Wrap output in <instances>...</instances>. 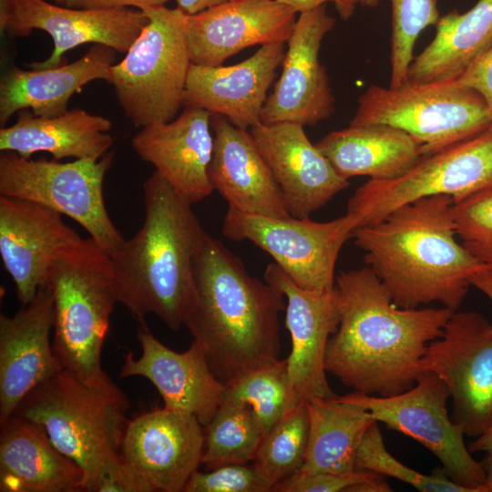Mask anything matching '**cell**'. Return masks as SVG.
<instances>
[{"label":"cell","mask_w":492,"mask_h":492,"mask_svg":"<svg viewBox=\"0 0 492 492\" xmlns=\"http://www.w3.org/2000/svg\"><path fill=\"white\" fill-rule=\"evenodd\" d=\"M470 283L492 302V270L486 269L477 272L470 278Z\"/></svg>","instance_id":"obj_45"},{"label":"cell","mask_w":492,"mask_h":492,"mask_svg":"<svg viewBox=\"0 0 492 492\" xmlns=\"http://www.w3.org/2000/svg\"><path fill=\"white\" fill-rule=\"evenodd\" d=\"M339 397L362 405L376 422L423 445L456 484L471 492H482L485 475L481 462L475 460L466 446L463 425L448 415L450 393L435 374L425 372L413 387L395 395L377 396L354 391Z\"/></svg>","instance_id":"obj_12"},{"label":"cell","mask_w":492,"mask_h":492,"mask_svg":"<svg viewBox=\"0 0 492 492\" xmlns=\"http://www.w3.org/2000/svg\"><path fill=\"white\" fill-rule=\"evenodd\" d=\"M264 281L282 292L287 301L285 325L292 351L286 361L292 405L336 397L327 381L324 364L327 343L340 322L336 288L325 292L304 290L275 262L267 265Z\"/></svg>","instance_id":"obj_16"},{"label":"cell","mask_w":492,"mask_h":492,"mask_svg":"<svg viewBox=\"0 0 492 492\" xmlns=\"http://www.w3.org/2000/svg\"><path fill=\"white\" fill-rule=\"evenodd\" d=\"M203 447L199 420L163 406L128 420L121 456L155 491L182 492L201 465Z\"/></svg>","instance_id":"obj_17"},{"label":"cell","mask_w":492,"mask_h":492,"mask_svg":"<svg viewBox=\"0 0 492 492\" xmlns=\"http://www.w3.org/2000/svg\"><path fill=\"white\" fill-rule=\"evenodd\" d=\"M203 429L201 465L206 470L228 464H248L253 460L264 436L252 409L228 399L222 401Z\"/></svg>","instance_id":"obj_32"},{"label":"cell","mask_w":492,"mask_h":492,"mask_svg":"<svg viewBox=\"0 0 492 492\" xmlns=\"http://www.w3.org/2000/svg\"><path fill=\"white\" fill-rule=\"evenodd\" d=\"M302 125L261 122L251 134L268 164L292 218H309L349 186L323 152L307 138Z\"/></svg>","instance_id":"obj_19"},{"label":"cell","mask_w":492,"mask_h":492,"mask_svg":"<svg viewBox=\"0 0 492 492\" xmlns=\"http://www.w3.org/2000/svg\"><path fill=\"white\" fill-rule=\"evenodd\" d=\"M384 476L366 469L349 473H294L274 485V492H342L354 491L363 484L384 479Z\"/></svg>","instance_id":"obj_39"},{"label":"cell","mask_w":492,"mask_h":492,"mask_svg":"<svg viewBox=\"0 0 492 492\" xmlns=\"http://www.w3.org/2000/svg\"><path fill=\"white\" fill-rule=\"evenodd\" d=\"M308 436L306 402L289 409L263 436L252 465L272 488L302 466Z\"/></svg>","instance_id":"obj_33"},{"label":"cell","mask_w":492,"mask_h":492,"mask_svg":"<svg viewBox=\"0 0 492 492\" xmlns=\"http://www.w3.org/2000/svg\"><path fill=\"white\" fill-rule=\"evenodd\" d=\"M54 1L56 2L57 4H59V5H64L65 0H54Z\"/></svg>","instance_id":"obj_49"},{"label":"cell","mask_w":492,"mask_h":492,"mask_svg":"<svg viewBox=\"0 0 492 492\" xmlns=\"http://www.w3.org/2000/svg\"><path fill=\"white\" fill-rule=\"evenodd\" d=\"M285 43L261 47L239 64L190 67L184 106L221 115L234 126L247 129L261 122L267 92L282 66Z\"/></svg>","instance_id":"obj_23"},{"label":"cell","mask_w":492,"mask_h":492,"mask_svg":"<svg viewBox=\"0 0 492 492\" xmlns=\"http://www.w3.org/2000/svg\"><path fill=\"white\" fill-rule=\"evenodd\" d=\"M456 81L477 91L487 103L492 117V47L476 59Z\"/></svg>","instance_id":"obj_41"},{"label":"cell","mask_w":492,"mask_h":492,"mask_svg":"<svg viewBox=\"0 0 492 492\" xmlns=\"http://www.w3.org/2000/svg\"><path fill=\"white\" fill-rule=\"evenodd\" d=\"M108 118L75 108L46 118L20 111L15 123L0 129V150L30 159L36 152H48L53 159L103 157L113 144Z\"/></svg>","instance_id":"obj_28"},{"label":"cell","mask_w":492,"mask_h":492,"mask_svg":"<svg viewBox=\"0 0 492 492\" xmlns=\"http://www.w3.org/2000/svg\"><path fill=\"white\" fill-rule=\"evenodd\" d=\"M481 465L484 470L485 480L481 487L482 492H492V453H486Z\"/></svg>","instance_id":"obj_48"},{"label":"cell","mask_w":492,"mask_h":492,"mask_svg":"<svg viewBox=\"0 0 492 492\" xmlns=\"http://www.w3.org/2000/svg\"><path fill=\"white\" fill-rule=\"evenodd\" d=\"M91 492H152L153 487L124 458L105 467L95 479Z\"/></svg>","instance_id":"obj_40"},{"label":"cell","mask_w":492,"mask_h":492,"mask_svg":"<svg viewBox=\"0 0 492 492\" xmlns=\"http://www.w3.org/2000/svg\"><path fill=\"white\" fill-rule=\"evenodd\" d=\"M224 399L248 405L256 415L265 435L294 406L289 387L286 359H279L259 367L226 385Z\"/></svg>","instance_id":"obj_34"},{"label":"cell","mask_w":492,"mask_h":492,"mask_svg":"<svg viewBox=\"0 0 492 492\" xmlns=\"http://www.w3.org/2000/svg\"><path fill=\"white\" fill-rule=\"evenodd\" d=\"M143 195L142 227L111 257L118 300L140 323L155 314L179 331L194 299V260L206 231L193 204L156 170Z\"/></svg>","instance_id":"obj_4"},{"label":"cell","mask_w":492,"mask_h":492,"mask_svg":"<svg viewBox=\"0 0 492 492\" xmlns=\"http://www.w3.org/2000/svg\"><path fill=\"white\" fill-rule=\"evenodd\" d=\"M492 47V0H478L465 13L450 11L436 25L431 43L415 57L407 81L456 79Z\"/></svg>","instance_id":"obj_30"},{"label":"cell","mask_w":492,"mask_h":492,"mask_svg":"<svg viewBox=\"0 0 492 492\" xmlns=\"http://www.w3.org/2000/svg\"><path fill=\"white\" fill-rule=\"evenodd\" d=\"M149 18L108 83L125 116L138 128L169 122L184 106L191 59L187 15L165 5L142 10Z\"/></svg>","instance_id":"obj_7"},{"label":"cell","mask_w":492,"mask_h":492,"mask_svg":"<svg viewBox=\"0 0 492 492\" xmlns=\"http://www.w3.org/2000/svg\"><path fill=\"white\" fill-rule=\"evenodd\" d=\"M296 15L292 6L279 0H231L187 15L191 63L219 67L250 46L286 43L295 26Z\"/></svg>","instance_id":"obj_18"},{"label":"cell","mask_w":492,"mask_h":492,"mask_svg":"<svg viewBox=\"0 0 492 492\" xmlns=\"http://www.w3.org/2000/svg\"><path fill=\"white\" fill-rule=\"evenodd\" d=\"M127 395L108 377L87 384L62 369L32 390L12 415L35 422L85 474L89 491L99 473L121 457L128 420Z\"/></svg>","instance_id":"obj_6"},{"label":"cell","mask_w":492,"mask_h":492,"mask_svg":"<svg viewBox=\"0 0 492 492\" xmlns=\"http://www.w3.org/2000/svg\"><path fill=\"white\" fill-rule=\"evenodd\" d=\"M452 205L446 195L422 198L354 230V244L397 306L439 302L457 311L470 278L488 269L457 241Z\"/></svg>","instance_id":"obj_3"},{"label":"cell","mask_w":492,"mask_h":492,"mask_svg":"<svg viewBox=\"0 0 492 492\" xmlns=\"http://www.w3.org/2000/svg\"><path fill=\"white\" fill-rule=\"evenodd\" d=\"M169 0H65L64 5L71 8L103 9L133 6L139 10L165 5Z\"/></svg>","instance_id":"obj_42"},{"label":"cell","mask_w":492,"mask_h":492,"mask_svg":"<svg viewBox=\"0 0 492 492\" xmlns=\"http://www.w3.org/2000/svg\"><path fill=\"white\" fill-rule=\"evenodd\" d=\"M421 364L447 387L452 420L478 436L492 417V323L477 312H454Z\"/></svg>","instance_id":"obj_13"},{"label":"cell","mask_w":492,"mask_h":492,"mask_svg":"<svg viewBox=\"0 0 492 492\" xmlns=\"http://www.w3.org/2000/svg\"><path fill=\"white\" fill-rule=\"evenodd\" d=\"M451 211L462 245L492 270V188L453 202Z\"/></svg>","instance_id":"obj_37"},{"label":"cell","mask_w":492,"mask_h":492,"mask_svg":"<svg viewBox=\"0 0 492 492\" xmlns=\"http://www.w3.org/2000/svg\"><path fill=\"white\" fill-rule=\"evenodd\" d=\"M356 228L355 220L347 213L318 222L309 218H270L229 207L222 234L234 241L247 240L254 243L271 255L299 287L325 292L335 288L338 255Z\"/></svg>","instance_id":"obj_11"},{"label":"cell","mask_w":492,"mask_h":492,"mask_svg":"<svg viewBox=\"0 0 492 492\" xmlns=\"http://www.w3.org/2000/svg\"><path fill=\"white\" fill-rule=\"evenodd\" d=\"M194 282L184 324L225 386L279 360V314L286 306L282 292L251 276L207 231L194 260Z\"/></svg>","instance_id":"obj_2"},{"label":"cell","mask_w":492,"mask_h":492,"mask_svg":"<svg viewBox=\"0 0 492 492\" xmlns=\"http://www.w3.org/2000/svg\"><path fill=\"white\" fill-rule=\"evenodd\" d=\"M356 469L371 470L409 484L422 492H471L436 467L431 475L419 473L401 463L386 449L383 436L374 421L363 436L355 455Z\"/></svg>","instance_id":"obj_35"},{"label":"cell","mask_w":492,"mask_h":492,"mask_svg":"<svg viewBox=\"0 0 492 492\" xmlns=\"http://www.w3.org/2000/svg\"><path fill=\"white\" fill-rule=\"evenodd\" d=\"M177 7L186 15H194L208 8L220 5L231 0H174Z\"/></svg>","instance_id":"obj_43"},{"label":"cell","mask_w":492,"mask_h":492,"mask_svg":"<svg viewBox=\"0 0 492 492\" xmlns=\"http://www.w3.org/2000/svg\"><path fill=\"white\" fill-rule=\"evenodd\" d=\"M52 328L47 286L12 317L0 315V425L32 390L63 369L50 343Z\"/></svg>","instance_id":"obj_22"},{"label":"cell","mask_w":492,"mask_h":492,"mask_svg":"<svg viewBox=\"0 0 492 492\" xmlns=\"http://www.w3.org/2000/svg\"><path fill=\"white\" fill-rule=\"evenodd\" d=\"M80 237L59 212L0 195V255L22 305L32 302L46 285L57 253Z\"/></svg>","instance_id":"obj_21"},{"label":"cell","mask_w":492,"mask_h":492,"mask_svg":"<svg viewBox=\"0 0 492 492\" xmlns=\"http://www.w3.org/2000/svg\"><path fill=\"white\" fill-rule=\"evenodd\" d=\"M272 489L253 465L228 464L207 472L195 471L184 492H270Z\"/></svg>","instance_id":"obj_38"},{"label":"cell","mask_w":492,"mask_h":492,"mask_svg":"<svg viewBox=\"0 0 492 492\" xmlns=\"http://www.w3.org/2000/svg\"><path fill=\"white\" fill-rule=\"evenodd\" d=\"M340 322L325 352L326 372L369 395L391 396L413 387L425 373L421 361L454 310L402 308L370 267L335 279Z\"/></svg>","instance_id":"obj_1"},{"label":"cell","mask_w":492,"mask_h":492,"mask_svg":"<svg viewBox=\"0 0 492 492\" xmlns=\"http://www.w3.org/2000/svg\"><path fill=\"white\" fill-rule=\"evenodd\" d=\"M489 188L492 125L470 138L421 157L401 177L369 179L351 197L346 213L359 228L377 223L400 206L422 198L446 195L456 203Z\"/></svg>","instance_id":"obj_10"},{"label":"cell","mask_w":492,"mask_h":492,"mask_svg":"<svg viewBox=\"0 0 492 492\" xmlns=\"http://www.w3.org/2000/svg\"><path fill=\"white\" fill-rule=\"evenodd\" d=\"M0 491H86L85 474L53 445L42 425L12 415L1 425Z\"/></svg>","instance_id":"obj_26"},{"label":"cell","mask_w":492,"mask_h":492,"mask_svg":"<svg viewBox=\"0 0 492 492\" xmlns=\"http://www.w3.org/2000/svg\"><path fill=\"white\" fill-rule=\"evenodd\" d=\"M113 159L112 151L98 159L69 162L34 160L2 151L0 195L33 201L71 218L113 257L125 242L104 200V179Z\"/></svg>","instance_id":"obj_9"},{"label":"cell","mask_w":492,"mask_h":492,"mask_svg":"<svg viewBox=\"0 0 492 492\" xmlns=\"http://www.w3.org/2000/svg\"><path fill=\"white\" fill-rule=\"evenodd\" d=\"M137 337L141 354L124 355L119 377L142 376L156 387L164 407L194 415L205 426L224 399L226 386L211 371L206 356L196 343L182 353L158 340L146 323H140Z\"/></svg>","instance_id":"obj_20"},{"label":"cell","mask_w":492,"mask_h":492,"mask_svg":"<svg viewBox=\"0 0 492 492\" xmlns=\"http://www.w3.org/2000/svg\"><path fill=\"white\" fill-rule=\"evenodd\" d=\"M210 118L205 109L186 107L175 119L141 128L131 140L138 156L192 204L214 190L208 173L214 140Z\"/></svg>","instance_id":"obj_24"},{"label":"cell","mask_w":492,"mask_h":492,"mask_svg":"<svg viewBox=\"0 0 492 492\" xmlns=\"http://www.w3.org/2000/svg\"><path fill=\"white\" fill-rule=\"evenodd\" d=\"M53 350L62 368L87 384L108 374L101 352L118 300L111 256L91 237L63 248L49 267Z\"/></svg>","instance_id":"obj_5"},{"label":"cell","mask_w":492,"mask_h":492,"mask_svg":"<svg viewBox=\"0 0 492 492\" xmlns=\"http://www.w3.org/2000/svg\"><path fill=\"white\" fill-rule=\"evenodd\" d=\"M470 453H492V417L486 429L467 446Z\"/></svg>","instance_id":"obj_44"},{"label":"cell","mask_w":492,"mask_h":492,"mask_svg":"<svg viewBox=\"0 0 492 492\" xmlns=\"http://www.w3.org/2000/svg\"><path fill=\"white\" fill-rule=\"evenodd\" d=\"M349 125H387L412 137L427 156L470 138L492 125L487 103L456 79L406 81L396 88L371 85Z\"/></svg>","instance_id":"obj_8"},{"label":"cell","mask_w":492,"mask_h":492,"mask_svg":"<svg viewBox=\"0 0 492 492\" xmlns=\"http://www.w3.org/2000/svg\"><path fill=\"white\" fill-rule=\"evenodd\" d=\"M214 132L209 178L213 190L241 212L290 219L280 188L251 134L211 114Z\"/></svg>","instance_id":"obj_25"},{"label":"cell","mask_w":492,"mask_h":492,"mask_svg":"<svg viewBox=\"0 0 492 492\" xmlns=\"http://www.w3.org/2000/svg\"><path fill=\"white\" fill-rule=\"evenodd\" d=\"M335 24L325 5L299 14L287 41L282 74L265 101L261 123L314 126L333 114L335 99L319 52Z\"/></svg>","instance_id":"obj_15"},{"label":"cell","mask_w":492,"mask_h":492,"mask_svg":"<svg viewBox=\"0 0 492 492\" xmlns=\"http://www.w3.org/2000/svg\"><path fill=\"white\" fill-rule=\"evenodd\" d=\"M392 5L391 79L396 88L407 81L414 59V47L419 34L436 25L439 13L436 0H390Z\"/></svg>","instance_id":"obj_36"},{"label":"cell","mask_w":492,"mask_h":492,"mask_svg":"<svg viewBox=\"0 0 492 492\" xmlns=\"http://www.w3.org/2000/svg\"><path fill=\"white\" fill-rule=\"evenodd\" d=\"M309 436L301 474L349 473L356 470L358 445L375 421L362 405L333 398L306 402Z\"/></svg>","instance_id":"obj_31"},{"label":"cell","mask_w":492,"mask_h":492,"mask_svg":"<svg viewBox=\"0 0 492 492\" xmlns=\"http://www.w3.org/2000/svg\"><path fill=\"white\" fill-rule=\"evenodd\" d=\"M381 0H340V5L336 7L343 19H348L354 14L357 5L368 7H375Z\"/></svg>","instance_id":"obj_46"},{"label":"cell","mask_w":492,"mask_h":492,"mask_svg":"<svg viewBox=\"0 0 492 492\" xmlns=\"http://www.w3.org/2000/svg\"><path fill=\"white\" fill-rule=\"evenodd\" d=\"M148 22L142 10L128 7L87 9L45 0H0L2 32L19 37L38 29L53 39L54 48L47 59L27 64L34 69L58 67L66 63L67 51L87 43L127 53Z\"/></svg>","instance_id":"obj_14"},{"label":"cell","mask_w":492,"mask_h":492,"mask_svg":"<svg viewBox=\"0 0 492 492\" xmlns=\"http://www.w3.org/2000/svg\"><path fill=\"white\" fill-rule=\"evenodd\" d=\"M292 6L297 14H302L312 9H314L327 2H333L337 7L340 5V0H279Z\"/></svg>","instance_id":"obj_47"},{"label":"cell","mask_w":492,"mask_h":492,"mask_svg":"<svg viewBox=\"0 0 492 492\" xmlns=\"http://www.w3.org/2000/svg\"><path fill=\"white\" fill-rule=\"evenodd\" d=\"M114 49L95 44L72 63L46 69L13 67L0 82V124L5 126L16 112L31 109L36 116L52 118L65 114L76 92L87 83L109 81Z\"/></svg>","instance_id":"obj_27"},{"label":"cell","mask_w":492,"mask_h":492,"mask_svg":"<svg viewBox=\"0 0 492 492\" xmlns=\"http://www.w3.org/2000/svg\"><path fill=\"white\" fill-rule=\"evenodd\" d=\"M315 145L346 179L354 176L395 179L423 157L420 145L412 137L387 125H349L330 132Z\"/></svg>","instance_id":"obj_29"}]
</instances>
